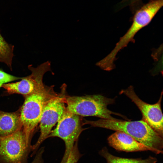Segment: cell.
<instances>
[{
	"mask_svg": "<svg viewBox=\"0 0 163 163\" xmlns=\"http://www.w3.org/2000/svg\"><path fill=\"white\" fill-rule=\"evenodd\" d=\"M44 151V147H41L38 151H37L36 156L31 163H44L42 157Z\"/></svg>",
	"mask_w": 163,
	"mask_h": 163,
	"instance_id": "cell-15",
	"label": "cell"
},
{
	"mask_svg": "<svg viewBox=\"0 0 163 163\" xmlns=\"http://www.w3.org/2000/svg\"><path fill=\"white\" fill-rule=\"evenodd\" d=\"M109 145L117 150L127 152L154 150L139 142L129 135L116 131L107 138Z\"/></svg>",
	"mask_w": 163,
	"mask_h": 163,
	"instance_id": "cell-10",
	"label": "cell"
},
{
	"mask_svg": "<svg viewBox=\"0 0 163 163\" xmlns=\"http://www.w3.org/2000/svg\"><path fill=\"white\" fill-rule=\"evenodd\" d=\"M83 124L123 132L153 149L155 153H163V137L142 120L127 121L101 119L96 121L85 120Z\"/></svg>",
	"mask_w": 163,
	"mask_h": 163,
	"instance_id": "cell-1",
	"label": "cell"
},
{
	"mask_svg": "<svg viewBox=\"0 0 163 163\" xmlns=\"http://www.w3.org/2000/svg\"><path fill=\"white\" fill-rule=\"evenodd\" d=\"M32 145L27 142L21 127L0 136V163H27Z\"/></svg>",
	"mask_w": 163,
	"mask_h": 163,
	"instance_id": "cell-5",
	"label": "cell"
},
{
	"mask_svg": "<svg viewBox=\"0 0 163 163\" xmlns=\"http://www.w3.org/2000/svg\"><path fill=\"white\" fill-rule=\"evenodd\" d=\"M99 154L106 159L107 163H156L158 161L156 158L150 156L145 159L117 157L110 153L106 147L100 151Z\"/></svg>",
	"mask_w": 163,
	"mask_h": 163,
	"instance_id": "cell-12",
	"label": "cell"
},
{
	"mask_svg": "<svg viewBox=\"0 0 163 163\" xmlns=\"http://www.w3.org/2000/svg\"><path fill=\"white\" fill-rule=\"evenodd\" d=\"M52 88H47L42 83L33 93L24 97V102L20 108V118L22 129L29 144H31L33 134L39 124L46 103L56 95Z\"/></svg>",
	"mask_w": 163,
	"mask_h": 163,
	"instance_id": "cell-3",
	"label": "cell"
},
{
	"mask_svg": "<svg viewBox=\"0 0 163 163\" xmlns=\"http://www.w3.org/2000/svg\"><path fill=\"white\" fill-rule=\"evenodd\" d=\"M65 97L57 95L50 99L43 109L39 124L40 135L36 142L32 145L31 156L37 152L41 144L48 136L55 125L61 118L66 110Z\"/></svg>",
	"mask_w": 163,
	"mask_h": 163,
	"instance_id": "cell-7",
	"label": "cell"
},
{
	"mask_svg": "<svg viewBox=\"0 0 163 163\" xmlns=\"http://www.w3.org/2000/svg\"><path fill=\"white\" fill-rule=\"evenodd\" d=\"M120 93L124 94L131 100L141 111L142 120L163 137V114L161 108L162 92L158 101L154 104L147 103L141 100L136 94L132 86L122 90Z\"/></svg>",
	"mask_w": 163,
	"mask_h": 163,
	"instance_id": "cell-8",
	"label": "cell"
},
{
	"mask_svg": "<svg viewBox=\"0 0 163 163\" xmlns=\"http://www.w3.org/2000/svg\"><path fill=\"white\" fill-rule=\"evenodd\" d=\"M163 0H151L137 9L134 15L132 23L125 34L121 37L111 52L97 62L101 69L110 71L114 68V62L117 55L121 50L133 40L136 34L148 25L162 6Z\"/></svg>",
	"mask_w": 163,
	"mask_h": 163,
	"instance_id": "cell-2",
	"label": "cell"
},
{
	"mask_svg": "<svg viewBox=\"0 0 163 163\" xmlns=\"http://www.w3.org/2000/svg\"><path fill=\"white\" fill-rule=\"evenodd\" d=\"M21 127L20 109L11 112L0 110V136L10 134Z\"/></svg>",
	"mask_w": 163,
	"mask_h": 163,
	"instance_id": "cell-11",
	"label": "cell"
},
{
	"mask_svg": "<svg viewBox=\"0 0 163 163\" xmlns=\"http://www.w3.org/2000/svg\"><path fill=\"white\" fill-rule=\"evenodd\" d=\"M14 48V46L7 42L0 32V62L5 63L11 70Z\"/></svg>",
	"mask_w": 163,
	"mask_h": 163,
	"instance_id": "cell-13",
	"label": "cell"
},
{
	"mask_svg": "<svg viewBox=\"0 0 163 163\" xmlns=\"http://www.w3.org/2000/svg\"><path fill=\"white\" fill-rule=\"evenodd\" d=\"M22 78L12 75L0 69V88L5 84L21 80Z\"/></svg>",
	"mask_w": 163,
	"mask_h": 163,
	"instance_id": "cell-14",
	"label": "cell"
},
{
	"mask_svg": "<svg viewBox=\"0 0 163 163\" xmlns=\"http://www.w3.org/2000/svg\"><path fill=\"white\" fill-rule=\"evenodd\" d=\"M31 74L27 76L23 77L21 80L15 82L8 83L3 85V88L9 94H18L24 97L33 93L38 86L43 82V79L45 73L51 71V63L49 61L44 62L36 68L32 65L28 66Z\"/></svg>",
	"mask_w": 163,
	"mask_h": 163,
	"instance_id": "cell-9",
	"label": "cell"
},
{
	"mask_svg": "<svg viewBox=\"0 0 163 163\" xmlns=\"http://www.w3.org/2000/svg\"><path fill=\"white\" fill-rule=\"evenodd\" d=\"M83 122L80 116L66 110L57 123L55 128L52 130L48 136L56 137L62 139L64 142L65 150L60 163H65L75 142L84 130L82 126Z\"/></svg>",
	"mask_w": 163,
	"mask_h": 163,
	"instance_id": "cell-6",
	"label": "cell"
},
{
	"mask_svg": "<svg viewBox=\"0 0 163 163\" xmlns=\"http://www.w3.org/2000/svg\"><path fill=\"white\" fill-rule=\"evenodd\" d=\"M65 101L67 110L80 116H94L110 120L118 119L113 117L112 114L123 117L122 115L107 108L108 105L114 103V99L101 95L67 96L65 97Z\"/></svg>",
	"mask_w": 163,
	"mask_h": 163,
	"instance_id": "cell-4",
	"label": "cell"
},
{
	"mask_svg": "<svg viewBox=\"0 0 163 163\" xmlns=\"http://www.w3.org/2000/svg\"></svg>",
	"mask_w": 163,
	"mask_h": 163,
	"instance_id": "cell-16",
	"label": "cell"
}]
</instances>
